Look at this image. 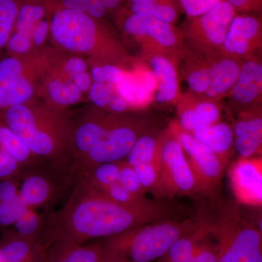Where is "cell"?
Here are the masks:
<instances>
[{
	"mask_svg": "<svg viewBox=\"0 0 262 262\" xmlns=\"http://www.w3.org/2000/svg\"><path fill=\"white\" fill-rule=\"evenodd\" d=\"M50 33L53 41L66 51L120 67L132 63L130 56L102 19L57 6L52 13Z\"/></svg>",
	"mask_w": 262,
	"mask_h": 262,
	"instance_id": "3",
	"label": "cell"
},
{
	"mask_svg": "<svg viewBox=\"0 0 262 262\" xmlns=\"http://www.w3.org/2000/svg\"><path fill=\"white\" fill-rule=\"evenodd\" d=\"M51 58L42 55L14 56L0 59V110L32 100Z\"/></svg>",
	"mask_w": 262,
	"mask_h": 262,
	"instance_id": "7",
	"label": "cell"
},
{
	"mask_svg": "<svg viewBox=\"0 0 262 262\" xmlns=\"http://www.w3.org/2000/svg\"><path fill=\"white\" fill-rule=\"evenodd\" d=\"M47 262H108L99 242L77 246L48 258Z\"/></svg>",
	"mask_w": 262,
	"mask_h": 262,
	"instance_id": "31",
	"label": "cell"
},
{
	"mask_svg": "<svg viewBox=\"0 0 262 262\" xmlns=\"http://www.w3.org/2000/svg\"><path fill=\"white\" fill-rule=\"evenodd\" d=\"M189 133L209 147L227 168L234 149L233 131L230 125L219 121Z\"/></svg>",
	"mask_w": 262,
	"mask_h": 262,
	"instance_id": "24",
	"label": "cell"
},
{
	"mask_svg": "<svg viewBox=\"0 0 262 262\" xmlns=\"http://www.w3.org/2000/svg\"><path fill=\"white\" fill-rule=\"evenodd\" d=\"M50 22L51 19L49 20L46 17L36 24L32 32V43L34 47H39L46 42L50 32Z\"/></svg>",
	"mask_w": 262,
	"mask_h": 262,
	"instance_id": "45",
	"label": "cell"
},
{
	"mask_svg": "<svg viewBox=\"0 0 262 262\" xmlns=\"http://www.w3.org/2000/svg\"><path fill=\"white\" fill-rule=\"evenodd\" d=\"M208 222L217 241V262H262L261 229L245 216L238 203H226Z\"/></svg>",
	"mask_w": 262,
	"mask_h": 262,
	"instance_id": "5",
	"label": "cell"
},
{
	"mask_svg": "<svg viewBox=\"0 0 262 262\" xmlns=\"http://www.w3.org/2000/svg\"><path fill=\"white\" fill-rule=\"evenodd\" d=\"M165 130L158 133L154 129L143 134L133 146L125 162L131 167L149 163L160 156Z\"/></svg>",
	"mask_w": 262,
	"mask_h": 262,
	"instance_id": "27",
	"label": "cell"
},
{
	"mask_svg": "<svg viewBox=\"0 0 262 262\" xmlns=\"http://www.w3.org/2000/svg\"><path fill=\"white\" fill-rule=\"evenodd\" d=\"M126 10L133 14L151 17L173 25L178 19V8L170 5L128 3Z\"/></svg>",
	"mask_w": 262,
	"mask_h": 262,
	"instance_id": "32",
	"label": "cell"
},
{
	"mask_svg": "<svg viewBox=\"0 0 262 262\" xmlns=\"http://www.w3.org/2000/svg\"><path fill=\"white\" fill-rule=\"evenodd\" d=\"M233 7L237 13L258 14L261 13L262 0H225Z\"/></svg>",
	"mask_w": 262,
	"mask_h": 262,
	"instance_id": "44",
	"label": "cell"
},
{
	"mask_svg": "<svg viewBox=\"0 0 262 262\" xmlns=\"http://www.w3.org/2000/svg\"><path fill=\"white\" fill-rule=\"evenodd\" d=\"M209 57V84L205 96L221 101L233 88L244 61L225 53Z\"/></svg>",
	"mask_w": 262,
	"mask_h": 262,
	"instance_id": "21",
	"label": "cell"
},
{
	"mask_svg": "<svg viewBox=\"0 0 262 262\" xmlns=\"http://www.w3.org/2000/svg\"><path fill=\"white\" fill-rule=\"evenodd\" d=\"M228 176L232 192L238 204L261 206V157L239 158L229 167Z\"/></svg>",
	"mask_w": 262,
	"mask_h": 262,
	"instance_id": "14",
	"label": "cell"
},
{
	"mask_svg": "<svg viewBox=\"0 0 262 262\" xmlns=\"http://www.w3.org/2000/svg\"><path fill=\"white\" fill-rule=\"evenodd\" d=\"M237 12L227 1L204 14L187 18L180 29L188 49L208 56L224 53L226 36Z\"/></svg>",
	"mask_w": 262,
	"mask_h": 262,
	"instance_id": "10",
	"label": "cell"
},
{
	"mask_svg": "<svg viewBox=\"0 0 262 262\" xmlns=\"http://www.w3.org/2000/svg\"><path fill=\"white\" fill-rule=\"evenodd\" d=\"M261 46V19L252 15H236L226 36L224 53L246 61L256 58Z\"/></svg>",
	"mask_w": 262,
	"mask_h": 262,
	"instance_id": "15",
	"label": "cell"
},
{
	"mask_svg": "<svg viewBox=\"0 0 262 262\" xmlns=\"http://www.w3.org/2000/svg\"><path fill=\"white\" fill-rule=\"evenodd\" d=\"M173 212L162 202L146 208L122 206L79 177L61 209L46 217L43 241L48 258L89 239L106 238L137 226L170 220Z\"/></svg>",
	"mask_w": 262,
	"mask_h": 262,
	"instance_id": "1",
	"label": "cell"
},
{
	"mask_svg": "<svg viewBox=\"0 0 262 262\" xmlns=\"http://www.w3.org/2000/svg\"><path fill=\"white\" fill-rule=\"evenodd\" d=\"M144 64H136L127 70L123 79L113 86L115 94L123 98L130 108H142L154 101L155 94L146 85Z\"/></svg>",
	"mask_w": 262,
	"mask_h": 262,
	"instance_id": "23",
	"label": "cell"
},
{
	"mask_svg": "<svg viewBox=\"0 0 262 262\" xmlns=\"http://www.w3.org/2000/svg\"><path fill=\"white\" fill-rule=\"evenodd\" d=\"M0 149L9 154L22 168L32 163L37 157L29 151L27 146L10 127L0 120Z\"/></svg>",
	"mask_w": 262,
	"mask_h": 262,
	"instance_id": "28",
	"label": "cell"
},
{
	"mask_svg": "<svg viewBox=\"0 0 262 262\" xmlns=\"http://www.w3.org/2000/svg\"><path fill=\"white\" fill-rule=\"evenodd\" d=\"M46 246L39 242L10 232L0 245V262H47Z\"/></svg>",
	"mask_w": 262,
	"mask_h": 262,
	"instance_id": "22",
	"label": "cell"
},
{
	"mask_svg": "<svg viewBox=\"0 0 262 262\" xmlns=\"http://www.w3.org/2000/svg\"><path fill=\"white\" fill-rule=\"evenodd\" d=\"M222 1L224 0H177V3L187 18H194L204 14Z\"/></svg>",
	"mask_w": 262,
	"mask_h": 262,
	"instance_id": "39",
	"label": "cell"
},
{
	"mask_svg": "<svg viewBox=\"0 0 262 262\" xmlns=\"http://www.w3.org/2000/svg\"><path fill=\"white\" fill-rule=\"evenodd\" d=\"M262 95V64L258 58L244 61L238 77L228 96L239 113L259 106Z\"/></svg>",
	"mask_w": 262,
	"mask_h": 262,
	"instance_id": "20",
	"label": "cell"
},
{
	"mask_svg": "<svg viewBox=\"0 0 262 262\" xmlns=\"http://www.w3.org/2000/svg\"><path fill=\"white\" fill-rule=\"evenodd\" d=\"M32 47V34L24 32H12L6 45L8 51L14 56L28 54Z\"/></svg>",
	"mask_w": 262,
	"mask_h": 262,
	"instance_id": "38",
	"label": "cell"
},
{
	"mask_svg": "<svg viewBox=\"0 0 262 262\" xmlns=\"http://www.w3.org/2000/svg\"><path fill=\"white\" fill-rule=\"evenodd\" d=\"M75 75L62 68L58 56L53 53L38 92L46 98V103L61 110L78 103L82 93L74 82Z\"/></svg>",
	"mask_w": 262,
	"mask_h": 262,
	"instance_id": "16",
	"label": "cell"
},
{
	"mask_svg": "<svg viewBox=\"0 0 262 262\" xmlns=\"http://www.w3.org/2000/svg\"><path fill=\"white\" fill-rule=\"evenodd\" d=\"M210 234L201 241L191 262L218 261V247L216 244H211L208 241Z\"/></svg>",
	"mask_w": 262,
	"mask_h": 262,
	"instance_id": "41",
	"label": "cell"
},
{
	"mask_svg": "<svg viewBox=\"0 0 262 262\" xmlns=\"http://www.w3.org/2000/svg\"><path fill=\"white\" fill-rule=\"evenodd\" d=\"M19 194L18 177L0 179V202L11 201Z\"/></svg>",
	"mask_w": 262,
	"mask_h": 262,
	"instance_id": "43",
	"label": "cell"
},
{
	"mask_svg": "<svg viewBox=\"0 0 262 262\" xmlns=\"http://www.w3.org/2000/svg\"><path fill=\"white\" fill-rule=\"evenodd\" d=\"M19 196L27 208H49L71 192L77 177L72 168L37 158L23 167L18 175Z\"/></svg>",
	"mask_w": 262,
	"mask_h": 262,
	"instance_id": "6",
	"label": "cell"
},
{
	"mask_svg": "<svg viewBox=\"0 0 262 262\" xmlns=\"http://www.w3.org/2000/svg\"><path fill=\"white\" fill-rule=\"evenodd\" d=\"M153 194L158 199L200 193L185 154L178 141L165 129L161 151L159 173Z\"/></svg>",
	"mask_w": 262,
	"mask_h": 262,
	"instance_id": "11",
	"label": "cell"
},
{
	"mask_svg": "<svg viewBox=\"0 0 262 262\" xmlns=\"http://www.w3.org/2000/svg\"><path fill=\"white\" fill-rule=\"evenodd\" d=\"M118 115L91 111L76 121H72L70 134L72 168L102 140L116 121Z\"/></svg>",
	"mask_w": 262,
	"mask_h": 262,
	"instance_id": "13",
	"label": "cell"
},
{
	"mask_svg": "<svg viewBox=\"0 0 262 262\" xmlns=\"http://www.w3.org/2000/svg\"><path fill=\"white\" fill-rule=\"evenodd\" d=\"M15 232L29 237L35 239L44 245L45 227H46V218L39 215L35 209L27 208L14 223ZM45 246V245H44Z\"/></svg>",
	"mask_w": 262,
	"mask_h": 262,
	"instance_id": "30",
	"label": "cell"
},
{
	"mask_svg": "<svg viewBox=\"0 0 262 262\" xmlns=\"http://www.w3.org/2000/svg\"><path fill=\"white\" fill-rule=\"evenodd\" d=\"M119 20L124 32L136 39L143 54L162 53L180 60L188 51L180 29L173 24L151 17L119 10Z\"/></svg>",
	"mask_w": 262,
	"mask_h": 262,
	"instance_id": "9",
	"label": "cell"
},
{
	"mask_svg": "<svg viewBox=\"0 0 262 262\" xmlns=\"http://www.w3.org/2000/svg\"><path fill=\"white\" fill-rule=\"evenodd\" d=\"M74 82L81 92H88L93 83L92 78L88 71L77 74L74 77Z\"/></svg>",
	"mask_w": 262,
	"mask_h": 262,
	"instance_id": "48",
	"label": "cell"
},
{
	"mask_svg": "<svg viewBox=\"0 0 262 262\" xmlns=\"http://www.w3.org/2000/svg\"><path fill=\"white\" fill-rule=\"evenodd\" d=\"M118 184L136 195L144 196L146 192L141 185L140 180L136 175L134 168L124 160L120 169Z\"/></svg>",
	"mask_w": 262,
	"mask_h": 262,
	"instance_id": "37",
	"label": "cell"
},
{
	"mask_svg": "<svg viewBox=\"0 0 262 262\" xmlns=\"http://www.w3.org/2000/svg\"><path fill=\"white\" fill-rule=\"evenodd\" d=\"M22 166L9 154L0 149V179L18 177Z\"/></svg>",
	"mask_w": 262,
	"mask_h": 262,
	"instance_id": "42",
	"label": "cell"
},
{
	"mask_svg": "<svg viewBox=\"0 0 262 262\" xmlns=\"http://www.w3.org/2000/svg\"><path fill=\"white\" fill-rule=\"evenodd\" d=\"M22 0H0V51L6 47Z\"/></svg>",
	"mask_w": 262,
	"mask_h": 262,
	"instance_id": "34",
	"label": "cell"
},
{
	"mask_svg": "<svg viewBox=\"0 0 262 262\" xmlns=\"http://www.w3.org/2000/svg\"><path fill=\"white\" fill-rule=\"evenodd\" d=\"M91 76L94 82H97V83H106V82H107L102 65H93L92 68H91Z\"/></svg>",
	"mask_w": 262,
	"mask_h": 262,
	"instance_id": "49",
	"label": "cell"
},
{
	"mask_svg": "<svg viewBox=\"0 0 262 262\" xmlns=\"http://www.w3.org/2000/svg\"><path fill=\"white\" fill-rule=\"evenodd\" d=\"M106 107L108 108L112 113L115 114H123L130 108L126 101L123 98L119 96L118 95L115 94V91H114L113 95L108 100Z\"/></svg>",
	"mask_w": 262,
	"mask_h": 262,
	"instance_id": "47",
	"label": "cell"
},
{
	"mask_svg": "<svg viewBox=\"0 0 262 262\" xmlns=\"http://www.w3.org/2000/svg\"><path fill=\"white\" fill-rule=\"evenodd\" d=\"M146 65L156 77L157 88L154 101L160 104L177 102L180 98L178 73L179 59L162 53H146Z\"/></svg>",
	"mask_w": 262,
	"mask_h": 262,
	"instance_id": "18",
	"label": "cell"
},
{
	"mask_svg": "<svg viewBox=\"0 0 262 262\" xmlns=\"http://www.w3.org/2000/svg\"><path fill=\"white\" fill-rule=\"evenodd\" d=\"M103 69L106 75V81L112 85H115L123 79L127 70L113 64H103Z\"/></svg>",
	"mask_w": 262,
	"mask_h": 262,
	"instance_id": "46",
	"label": "cell"
},
{
	"mask_svg": "<svg viewBox=\"0 0 262 262\" xmlns=\"http://www.w3.org/2000/svg\"><path fill=\"white\" fill-rule=\"evenodd\" d=\"M177 104L179 125L187 132L220 121V101L189 91L181 95Z\"/></svg>",
	"mask_w": 262,
	"mask_h": 262,
	"instance_id": "17",
	"label": "cell"
},
{
	"mask_svg": "<svg viewBox=\"0 0 262 262\" xmlns=\"http://www.w3.org/2000/svg\"><path fill=\"white\" fill-rule=\"evenodd\" d=\"M100 191L119 204L130 207V208H150V207L156 206L160 203L158 201H152L146 199L144 196L133 194L118 183Z\"/></svg>",
	"mask_w": 262,
	"mask_h": 262,
	"instance_id": "33",
	"label": "cell"
},
{
	"mask_svg": "<svg viewBox=\"0 0 262 262\" xmlns=\"http://www.w3.org/2000/svg\"><path fill=\"white\" fill-rule=\"evenodd\" d=\"M122 162L103 163L88 169L80 177H83L99 190L118 183Z\"/></svg>",
	"mask_w": 262,
	"mask_h": 262,
	"instance_id": "29",
	"label": "cell"
},
{
	"mask_svg": "<svg viewBox=\"0 0 262 262\" xmlns=\"http://www.w3.org/2000/svg\"><path fill=\"white\" fill-rule=\"evenodd\" d=\"M234 149L239 158L261 157L262 146L261 105L244 110L238 114L232 127Z\"/></svg>",
	"mask_w": 262,
	"mask_h": 262,
	"instance_id": "19",
	"label": "cell"
},
{
	"mask_svg": "<svg viewBox=\"0 0 262 262\" xmlns=\"http://www.w3.org/2000/svg\"><path fill=\"white\" fill-rule=\"evenodd\" d=\"M160 161V155L156 160L153 161L139 164L133 167L146 192H152L156 185L158 173H159Z\"/></svg>",
	"mask_w": 262,
	"mask_h": 262,
	"instance_id": "35",
	"label": "cell"
},
{
	"mask_svg": "<svg viewBox=\"0 0 262 262\" xmlns=\"http://www.w3.org/2000/svg\"><path fill=\"white\" fill-rule=\"evenodd\" d=\"M152 129L151 122L145 118L119 114L105 137L72 170L79 177L96 165L123 160L139 137Z\"/></svg>",
	"mask_w": 262,
	"mask_h": 262,
	"instance_id": "8",
	"label": "cell"
},
{
	"mask_svg": "<svg viewBox=\"0 0 262 262\" xmlns=\"http://www.w3.org/2000/svg\"><path fill=\"white\" fill-rule=\"evenodd\" d=\"M0 120L37 158L72 168V120L61 108L32 100L0 110Z\"/></svg>",
	"mask_w": 262,
	"mask_h": 262,
	"instance_id": "2",
	"label": "cell"
},
{
	"mask_svg": "<svg viewBox=\"0 0 262 262\" xmlns=\"http://www.w3.org/2000/svg\"><path fill=\"white\" fill-rule=\"evenodd\" d=\"M180 60H182V75L190 91L206 94L209 84L210 57L189 49Z\"/></svg>",
	"mask_w": 262,
	"mask_h": 262,
	"instance_id": "25",
	"label": "cell"
},
{
	"mask_svg": "<svg viewBox=\"0 0 262 262\" xmlns=\"http://www.w3.org/2000/svg\"><path fill=\"white\" fill-rule=\"evenodd\" d=\"M167 128L182 146L200 193L213 194L220 186L225 170L217 155L190 133L184 130L177 121L170 122Z\"/></svg>",
	"mask_w": 262,
	"mask_h": 262,
	"instance_id": "12",
	"label": "cell"
},
{
	"mask_svg": "<svg viewBox=\"0 0 262 262\" xmlns=\"http://www.w3.org/2000/svg\"><path fill=\"white\" fill-rule=\"evenodd\" d=\"M129 4L130 3H149V4H160L170 5V6L178 8L177 0H128Z\"/></svg>",
	"mask_w": 262,
	"mask_h": 262,
	"instance_id": "50",
	"label": "cell"
},
{
	"mask_svg": "<svg viewBox=\"0 0 262 262\" xmlns=\"http://www.w3.org/2000/svg\"><path fill=\"white\" fill-rule=\"evenodd\" d=\"M211 233L208 220H202L201 225L190 233L176 241L162 256L160 262H191L198 246Z\"/></svg>",
	"mask_w": 262,
	"mask_h": 262,
	"instance_id": "26",
	"label": "cell"
},
{
	"mask_svg": "<svg viewBox=\"0 0 262 262\" xmlns=\"http://www.w3.org/2000/svg\"><path fill=\"white\" fill-rule=\"evenodd\" d=\"M27 208L19 194L11 201L0 202V227L6 228L14 225L19 215Z\"/></svg>",
	"mask_w": 262,
	"mask_h": 262,
	"instance_id": "36",
	"label": "cell"
},
{
	"mask_svg": "<svg viewBox=\"0 0 262 262\" xmlns=\"http://www.w3.org/2000/svg\"><path fill=\"white\" fill-rule=\"evenodd\" d=\"M201 220H165L137 226L98 241L108 262H151L161 258L179 238L201 225Z\"/></svg>",
	"mask_w": 262,
	"mask_h": 262,
	"instance_id": "4",
	"label": "cell"
},
{
	"mask_svg": "<svg viewBox=\"0 0 262 262\" xmlns=\"http://www.w3.org/2000/svg\"><path fill=\"white\" fill-rule=\"evenodd\" d=\"M113 92V85L111 84L93 82L89 89V98L98 108H106Z\"/></svg>",
	"mask_w": 262,
	"mask_h": 262,
	"instance_id": "40",
	"label": "cell"
}]
</instances>
